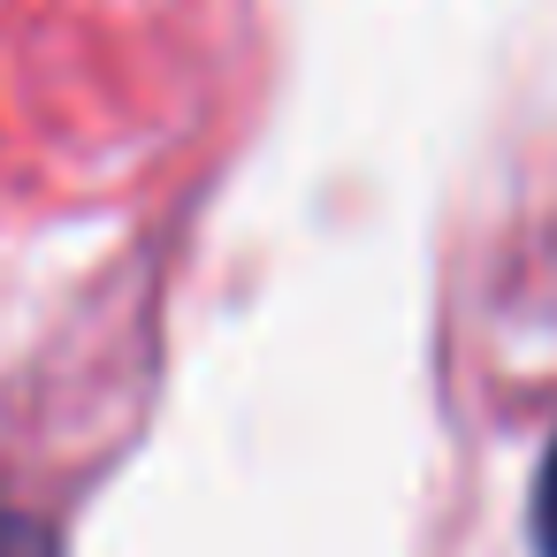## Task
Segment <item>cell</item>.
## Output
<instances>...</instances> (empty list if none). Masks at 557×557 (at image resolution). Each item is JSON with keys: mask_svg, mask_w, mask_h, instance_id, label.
<instances>
[{"mask_svg": "<svg viewBox=\"0 0 557 557\" xmlns=\"http://www.w3.org/2000/svg\"><path fill=\"white\" fill-rule=\"evenodd\" d=\"M0 557H62V542H54V527H47V519L0 504Z\"/></svg>", "mask_w": 557, "mask_h": 557, "instance_id": "cell-1", "label": "cell"}, {"mask_svg": "<svg viewBox=\"0 0 557 557\" xmlns=\"http://www.w3.org/2000/svg\"><path fill=\"white\" fill-rule=\"evenodd\" d=\"M534 549L557 557V443L542 458V481H534Z\"/></svg>", "mask_w": 557, "mask_h": 557, "instance_id": "cell-2", "label": "cell"}]
</instances>
